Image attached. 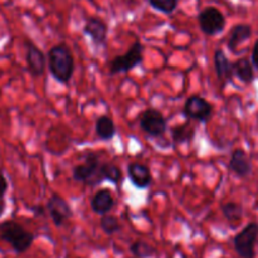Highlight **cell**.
<instances>
[{
  "instance_id": "28",
  "label": "cell",
  "mask_w": 258,
  "mask_h": 258,
  "mask_svg": "<svg viewBox=\"0 0 258 258\" xmlns=\"http://www.w3.org/2000/svg\"><path fill=\"white\" fill-rule=\"evenodd\" d=\"M5 209H7V202H5V198H0V218L4 216Z\"/></svg>"
},
{
  "instance_id": "17",
  "label": "cell",
  "mask_w": 258,
  "mask_h": 258,
  "mask_svg": "<svg viewBox=\"0 0 258 258\" xmlns=\"http://www.w3.org/2000/svg\"><path fill=\"white\" fill-rule=\"evenodd\" d=\"M233 66V75L238 78L241 82L249 85L254 81L256 76H254V68L252 64L251 59L247 57L238 58L237 60L232 62Z\"/></svg>"
},
{
  "instance_id": "22",
  "label": "cell",
  "mask_w": 258,
  "mask_h": 258,
  "mask_svg": "<svg viewBox=\"0 0 258 258\" xmlns=\"http://www.w3.org/2000/svg\"><path fill=\"white\" fill-rule=\"evenodd\" d=\"M130 252L138 258H151L156 256V249L145 241H135L130 244Z\"/></svg>"
},
{
  "instance_id": "12",
  "label": "cell",
  "mask_w": 258,
  "mask_h": 258,
  "mask_svg": "<svg viewBox=\"0 0 258 258\" xmlns=\"http://www.w3.org/2000/svg\"><path fill=\"white\" fill-rule=\"evenodd\" d=\"M228 168L232 173H234L241 179L248 178L253 170L251 158L243 149H236V150L232 151Z\"/></svg>"
},
{
  "instance_id": "3",
  "label": "cell",
  "mask_w": 258,
  "mask_h": 258,
  "mask_svg": "<svg viewBox=\"0 0 258 258\" xmlns=\"http://www.w3.org/2000/svg\"><path fill=\"white\" fill-rule=\"evenodd\" d=\"M100 155L95 151H90V153L86 154L83 163L73 166V180L78 181L86 186H90V188L100 185L102 183V179L100 176Z\"/></svg>"
},
{
  "instance_id": "5",
  "label": "cell",
  "mask_w": 258,
  "mask_h": 258,
  "mask_svg": "<svg viewBox=\"0 0 258 258\" xmlns=\"http://www.w3.org/2000/svg\"><path fill=\"white\" fill-rule=\"evenodd\" d=\"M258 241V223L251 222L233 238L234 251L241 258L256 257V244Z\"/></svg>"
},
{
  "instance_id": "15",
  "label": "cell",
  "mask_w": 258,
  "mask_h": 258,
  "mask_svg": "<svg viewBox=\"0 0 258 258\" xmlns=\"http://www.w3.org/2000/svg\"><path fill=\"white\" fill-rule=\"evenodd\" d=\"M90 206L93 213L98 214V216H105V214L110 213L115 207V199L108 189H100L91 198Z\"/></svg>"
},
{
  "instance_id": "1",
  "label": "cell",
  "mask_w": 258,
  "mask_h": 258,
  "mask_svg": "<svg viewBox=\"0 0 258 258\" xmlns=\"http://www.w3.org/2000/svg\"><path fill=\"white\" fill-rule=\"evenodd\" d=\"M48 71L58 83L66 85L75 73V57L66 43L53 45L47 54Z\"/></svg>"
},
{
  "instance_id": "4",
  "label": "cell",
  "mask_w": 258,
  "mask_h": 258,
  "mask_svg": "<svg viewBox=\"0 0 258 258\" xmlns=\"http://www.w3.org/2000/svg\"><path fill=\"white\" fill-rule=\"evenodd\" d=\"M144 60V47L140 40H135L128 50L121 55H116L108 63V73L111 76L127 73L140 66Z\"/></svg>"
},
{
  "instance_id": "21",
  "label": "cell",
  "mask_w": 258,
  "mask_h": 258,
  "mask_svg": "<svg viewBox=\"0 0 258 258\" xmlns=\"http://www.w3.org/2000/svg\"><path fill=\"white\" fill-rule=\"evenodd\" d=\"M222 214L229 223H238L243 218V207L236 202H227L221 206Z\"/></svg>"
},
{
  "instance_id": "8",
  "label": "cell",
  "mask_w": 258,
  "mask_h": 258,
  "mask_svg": "<svg viewBox=\"0 0 258 258\" xmlns=\"http://www.w3.org/2000/svg\"><path fill=\"white\" fill-rule=\"evenodd\" d=\"M139 126L141 131L149 138H163L168 131V121L160 111L155 108H148L139 117Z\"/></svg>"
},
{
  "instance_id": "9",
  "label": "cell",
  "mask_w": 258,
  "mask_h": 258,
  "mask_svg": "<svg viewBox=\"0 0 258 258\" xmlns=\"http://www.w3.org/2000/svg\"><path fill=\"white\" fill-rule=\"evenodd\" d=\"M45 209H47V214L52 219L53 224L57 228L64 226L73 217V211L68 202L57 193L49 197L47 204H45Z\"/></svg>"
},
{
  "instance_id": "23",
  "label": "cell",
  "mask_w": 258,
  "mask_h": 258,
  "mask_svg": "<svg viewBox=\"0 0 258 258\" xmlns=\"http://www.w3.org/2000/svg\"><path fill=\"white\" fill-rule=\"evenodd\" d=\"M100 227L103 231V233L107 234V236H113V234L118 233L121 231V228H122L117 217L111 216L110 213L105 214V216H101Z\"/></svg>"
},
{
  "instance_id": "2",
  "label": "cell",
  "mask_w": 258,
  "mask_h": 258,
  "mask_svg": "<svg viewBox=\"0 0 258 258\" xmlns=\"http://www.w3.org/2000/svg\"><path fill=\"white\" fill-rule=\"evenodd\" d=\"M0 239L12 247L17 254H23L32 247L35 236L15 221L0 223Z\"/></svg>"
},
{
  "instance_id": "27",
  "label": "cell",
  "mask_w": 258,
  "mask_h": 258,
  "mask_svg": "<svg viewBox=\"0 0 258 258\" xmlns=\"http://www.w3.org/2000/svg\"><path fill=\"white\" fill-rule=\"evenodd\" d=\"M251 62L253 64V68H256L258 71V39L256 40L253 45V49H252V58H251Z\"/></svg>"
},
{
  "instance_id": "11",
  "label": "cell",
  "mask_w": 258,
  "mask_h": 258,
  "mask_svg": "<svg viewBox=\"0 0 258 258\" xmlns=\"http://www.w3.org/2000/svg\"><path fill=\"white\" fill-rule=\"evenodd\" d=\"M83 34L87 35L96 47H106L108 27L101 18H87L83 25Z\"/></svg>"
},
{
  "instance_id": "20",
  "label": "cell",
  "mask_w": 258,
  "mask_h": 258,
  "mask_svg": "<svg viewBox=\"0 0 258 258\" xmlns=\"http://www.w3.org/2000/svg\"><path fill=\"white\" fill-rule=\"evenodd\" d=\"M100 176L102 181H110L115 185H121L123 181L122 170L112 163H101Z\"/></svg>"
},
{
  "instance_id": "13",
  "label": "cell",
  "mask_w": 258,
  "mask_h": 258,
  "mask_svg": "<svg viewBox=\"0 0 258 258\" xmlns=\"http://www.w3.org/2000/svg\"><path fill=\"white\" fill-rule=\"evenodd\" d=\"M127 175L131 184L139 190L149 188L153 183V174L149 166L141 163H130L127 165Z\"/></svg>"
},
{
  "instance_id": "7",
  "label": "cell",
  "mask_w": 258,
  "mask_h": 258,
  "mask_svg": "<svg viewBox=\"0 0 258 258\" xmlns=\"http://www.w3.org/2000/svg\"><path fill=\"white\" fill-rule=\"evenodd\" d=\"M183 115L188 120L207 123L213 116V105L199 95H191L184 103Z\"/></svg>"
},
{
  "instance_id": "18",
  "label": "cell",
  "mask_w": 258,
  "mask_h": 258,
  "mask_svg": "<svg viewBox=\"0 0 258 258\" xmlns=\"http://www.w3.org/2000/svg\"><path fill=\"white\" fill-rule=\"evenodd\" d=\"M96 135L100 140L108 141L112 140L116 136V125L112 118L107 115H101L95 122Z\"/></svg>"
},
{
  "instance_id": "6",
  "label": "cell",
  "mask_w": 258,
  "mask_h": 258,
  "mask_svg": "<svg viewBox=\"0 0 258 258\" xmlns=\"http://www.w3.org/2000/svg\"><path fill=\"white\" fill-rule=\"evenodd\" d=\"M198 24L202 32L209 37L221 34L227 24L223 13L216 7H207L198 14Z\"/></svg>"
},
{
  "instance_id": "29",
  "label": "cell",
  "mask_w": 258,
  "mask_h": 258,
  "mask_svg": "<svg viewBox=\"0 0 258 258\" xmlns=\"http://www.w3.org/2000/svg\"><path fill=\"white\" fill-rule=\"evenodd\" d=\"M126 2H128V3H134V2H136V0H126Z\"/></svg>"
},
{
  "instance_id": "24",
  "label": "cell",
  "mask_w": 258,
  "mask_h": 258,
  "mask_svg": "<svg viewBox=\"0 0 258 258\" xmlns=\"http://www.w3.org/2000/svg\"><path fill=\"white\" fill-rule=\"evenodd\" d=\"M146 2L153 9L163 14H171L178 8V0H146Z\"/></svg>"
},
{
  "instance_id": "16",
  "label": "cell",
  "mask_w": 258,
  "mask_h": 258,
  "mask_svg": "<svg viewBox=\"0 0 258 258\" xmlns=\"http://www.w3.org/2000/svg\"><path fill=\"white\" fill-rule=\"evenodd\" d=\"M252 27L249 24H236L229 32L228 37V48L233 53H237V48L242 44V43L247 42L249 38L252 37Z\"/></svg>"
},
{
  "instance_id": "19",
  "label": "cell",
  "mask_w": 258,
  "mask_h": 258,
  "mask_svg": "<svg viewBox=\"0 0 258 258\" xmlns=\"http://www.w3.org/2000/svg\"><path fill=\"white\" fill-rule=\"evenodd\" d=\"M171 140L174 141L175 145H181V144L190 143L196 136V128L189 122L180 123L170 128Z\"/></svg>"
},
{
  "instance_id": "26",
  "label": "cell",
  "mask_w": 258,
  "mask_h": 258,
  "mask_svg": "<svg viewBox=\"0 0 258 258\" xmlns=\"http://www.w3.org/2000/svg\"><path fill=\"white\" fill-rule=\"evenodd\" d=\"M30 211L33 212L35 217H44L47 214V209H45V206H33L30 208Z\"/></svg>"
},
{
  "instance_id": "25",
  "label": "cell",
  "mask_w": 258,
  "mask_h": 258,
  "mask_svg": "<svg viewBox=\"0 0 258 258\" xmlns=\"http://www.w3.org/2000/svg\"><path fill=\"white\" fill-rule=\"evenodd\" d=\"M8 188H9V184H8L7 176H5L4 173L0 170V198H5Z\"/></svg>"
},
{
  "instance_id": "14",
  "label": "cell",
  "mask_w": 258,
  "mask_h": 258,
  "mask_svg": "<svg viewBox=\"0 0 258 258\" xmlns=\"http://www.w3.org/2000/svg\"><path fill=\"white\" fill-rule=\"evenodd\" d=\"M213 60L217 77H218V81L224 87V86L231 83L232 80H233V66H232V62L229 60V58L227 57L226 52L223 49H221V48L216 49Z\"/></svg>"
},
{
  "instance_id": "10",
  "label": "cell",
  "mask_w": 258,
  "mask_h": 258,
  "mask_svg": "<svg viewBox=\"0 0 258 258\" xmlns=\"http://www.w3.org/2000/svg\"><path fill=\"white\" fill-rule=\"evenodd\" d=\"M25 60H27L28 72L33 77H40L47 68V55L29 39L24 40Z\"/></svg>"
}]
</instances>
